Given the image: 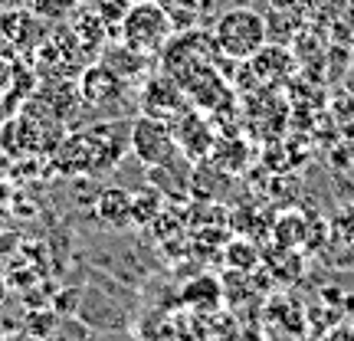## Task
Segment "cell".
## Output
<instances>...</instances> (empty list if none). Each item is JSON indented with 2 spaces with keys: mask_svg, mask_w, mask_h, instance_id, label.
<instances>
[{
  "mask_svg": "<svg viewBox=\"0 0 354 341\" xmlns=\"http://www.w3.org/2000/svg\"><path fill=\"white\" fill-rule=\"evenodd\" d=\"M210 37H214L220 56H227L233 63H246L269 43L266 13L253 10V7H230L220 17H214Z\"/></svg>",
  "mask_w": 354,
  "mask_h": 341,
  "instance_id": "6da1fadb",
  "label": "cell"
},
{
  "mask_svg": "<svg viewBox=\"0 0 354 341\" xmlns=\"http://www.w3.org/2000/svg\"><path fill=\"white\" fill-rule=\"evenodd\" d=\"M177 30L171 24V17L165 13V7L158 0H138L131 3L118 24V37L125 43L128 50L141 53V56H161L165 46L171 43Z\"/></svg>",
  "mask_w": 354,
  "mask_h": 341,
  "instance_id": "7a4b0ae2",
  "label": "cell"
},
{
  "mask_svg": "<svg viewBox=\"0 0 354 341\" xmlns=\"http://www.w3.org/2000/svg\"><path fill=\"white\" fill-rule=\"evenodd\" d=\"M214 53L216 43L203 26L177 30L171 43L165 46V53H161V66H165L167 76H174L177 82H187L194 73H201L203 66H214Z\"/></svg>",
  "mask_w": 354,
  "mask_h": 341,
  "instance_id": "3957f363",
  "label": "cell"
},
{
  "mask_svg": "<svg viewBox=\"0 0 354 341\" xmlns=\"http://www.w3.org/2000/svg\"><path fill=\"white\" fill-rule=\"evenodd\" d=\"M131 151L141 165H161L167 158H174L180 148H177L174 138V125L171 122H161V118H151V115H138L131 122Z\"/></svg>",
  "mask_w": 354,
  "mask_h": 341,
  "instance_id": "277c9868",
  "label": "cell"
},
{
  "mask_svg": "<svg viewBox=\"0 0 354 341\" xmlns=\"http://www.w3.org/2000/svg\"><path fill=\"white\" fill-rule=\"evenodd\" d=\"M187 112V92L177 82L174 76H151L141 89V115H151V118H161V122H171L174 125L180 115Z\"/></svg>",
  "mask_w": 354,
  "mask_h": 341,
  "instance_id": "5b68a950",
  "label": "cell"
},
{
  "mask_svg": "<svg viewBox=\"0 0 354 341\" xmlns=\"http://www.w3.org/2000/svg\"><path fill=\"white\" fill-rule=\"evenodd\" d=\"M122 92H125V79H118L105 63L86 69V73H82V82H79V99L86 102V105H92V109L115 102Z\"/></svg>",
  "mask_w": 354,
  "mask_h": 341,
  "instance_id": "8992f818",
  "label": "cell"
},
{
  "mask_svg": "<svg viewBox=\"0 0 354 341\" xmlns=\"http://www.w3.org/2000/svg\"><path fill=\"white\" fill-rule=\"evenodd\" d=\"M174 138H177V148L187 154L190 161H201L207 154L214 151V135H210V128L203 125L201 115L194 112H184L180 118L174 122Z\"/></svg>",
  "mask_w": 354,
  "mask_h": 341,
  "instance_id": "52a82bcc",
  "label": "cell"
},
{
  "mask_svg": "<svg viewBox=\"0 0 354 341\" xmlns=\"http://www.w3.org/2000/svg\"><path fill=\"white\" fill-rule=\"evenodd\" d=\"M190 158L184 151H177L174 158H167V161H161V165H154L151 171H148V181H151L154 190H161V194H167V197H184L190 190Z\"/></svg>",
  "mask_w": 354,
  "mask_h": 341,
  "instance_id": "ba28073f",
  "label": "cell"
},
{
  "mask_svg": "<svg viewBox=\"0 0 354 341\" xmlns=\"http://www.w3.org/2000/svg\"><path fill=\"white\" fill-rule=\"evenodd\" d=\"M131 197L135 194H128L125 187H102L95 194V216H99L105 227L112 230H122L131 223Z\"/></svg>",
  "mask_w": 354,
  "mask_h": 341,
  "instance_id": "9c48e42d",
  "label": "cell"
},
{
  "mask_svg": "<svg viewBox=\"0 0 354 341\" xmlns=\"http://www.w3.org/2000/svg\"><path fill=\"white\" fill-rule=\"evenodd\" d=\"M171 17L174 30H197L207 20H214L216 0H158Z\"/></svg>",
  "mask_w": 354,
  "mask_h": 341,
  "instance_id": "30bf717a",
  "label": "cell"
},
{
  "mask_svg": "<svg viewBox=\"0 0 354 341\" xmlns=\"http://www.w3.org/2000/svg\"><path fill=\"white\" fill-rule=\"evenodd\" d=\"M246 66H250V73L256 79L279 82V79H286L292 73V53L286 46H279V43H266L253 59H246Z\"/></svg>",
  "mask_w": 354,
  "mask_h": 341,
  "instance_id": "8fae6325",
  "label": "cell"
},
{
  "mask_svg": "<svg viewBox=\"0 0 354 341\" xmlns=\"http://www.w3.org/2000/svg\"><path fill=\"white\" fill-rule=\"evenodd\" d=\"M220 295H223V286H220L214 276H197L180 292V299L187 305H194V308H214V305L220 302Z\"/></svg>",
  "mask_w": 354,
  "mask_h": 341,
  "instance_id": "7c38bea8",
  "label": "cell"
},
{
  "mask_svg": "<svg viewBox=\"0 0 354 341\" xmlns=\"http://www.w3.org/2000/svg\"><path fill=\"white\" fill-rule=\"evenodd\" d=\"M223 256H227V266L233 273H253L256 263H259V250L250 240H233Z\"/></svg>",
  "mask_w": 354,
  "mask_h": 341,
  "instance_id": "4fadbf2b",
  "label": "cell"
},
{
  "mask_svg": "<svg viewBox=\"0 0 354 341\" xmlns=\"http://www.w3.org/2000/svg\"><path fill=\"white\" fill-rule=\"evenodd\" d=\"M272 233H276V243L282 246V250H292V246H299V243L305 240V220L302 216H282L276 227H272Z\"/></svg>",
  "mask_w": 354,
  "mask_h": 341,
  "instance_id": "5bb4252c",
  "label": "cell"
},
{
  "mask_svg": "<svg viewBox=\"0 0 354 341\" xmlns=\"http://www.w3.org/2000/svg\"><path fill=\"white\" fill-rule=\"evenodd\" d=\"M158 207H161V190H141V194H135L131 197V220L135 223H148L151 216H158Z\"/></svg>",
  "mask_w": 354,
  "mask_h": 341,
  "instance_id": "9a60e30c",
  "label": "cell"
},
{
  "mask_svg": "<svg viewBox=\"0 0 354 341\" xmlns=\"http://www.w3.org/2000/svg\"><path fill=\"white\" fill-rule=\"evenodd\" d=\"M76 7V0H30V10L39 20H63Z\"/></svg>",
  "mask_w": 354,
  "mask_h": 341,
  "instance_id": "2e32d148",
  "label": "cell"
},
{
  "mask_svg": "<svg viewBox=\"0 0 354 341\" xmlns=\"http://www.w3.org/2000/svg\"><path fill=\"white\" fill-rule=\"evenodd\" d=\"M318 341H354V331L348 329V325H338V329H331V331H325Z\"/></svg>",
  "mask_w": 354,
  "mask_h": 341,
  "instance_id": "e0dca14e",
  "label": "cell"
},
{
  "mask_svg": "<svg viewBox=\"0 0 354 341\" xmlns=\"http://www.w3.org/2000/svg\"><path fill=\"white\" fill-rule=\"evenodd\" d=\"M3 341H37L33 335H10V338H3Z\"/></svg>",
  "mask_w": 354,
  "mask_h": 341,
  "instance_id": "ac0fdd59",
  "label": "cell"
},
{
  "mask_svg": "<svg viewBox=\"0 0 354 341\" xmlns=\"http://www.w3.org/2000/svg\"><path fill=\"white\" fill-rule=\"evenodd\" d=\"M299 0H272V7H295Z\"/></svg>",
  "mask_w": 354,
  "mask_h": 341,
  "instance_id": "d6986e66",
  "label": "cell"
},
{
  "mask_svg": "<svg viewBox=\"0 0 354 341\" xmlns=\"http://www.w3.org/2000/svg\"><path fill=\"white\" fill-rule=\"evenodd\" d=\"M76 3H82V7H95V3H102V0H76Z\"/></svg>",
  "mask_w": 354,
  "mask_h": 341,
  "instance_id": "ffe728a7",
  "label": "cell"
},
{
  "mask_svg": "<svg viewBox=\"0 0 354 341\" xmlns=\"http://www.w3.org/2000/svg\"><path fill=\"white\" fill-rule=\"evenodd\" d=\"M0 302H3V282H0Z\"/></svg>",
  "mask_w": 354,
  "mask_h": 341,
  "instance_id": "44dd1931",
  "label": "cell"
}]
</instances>
